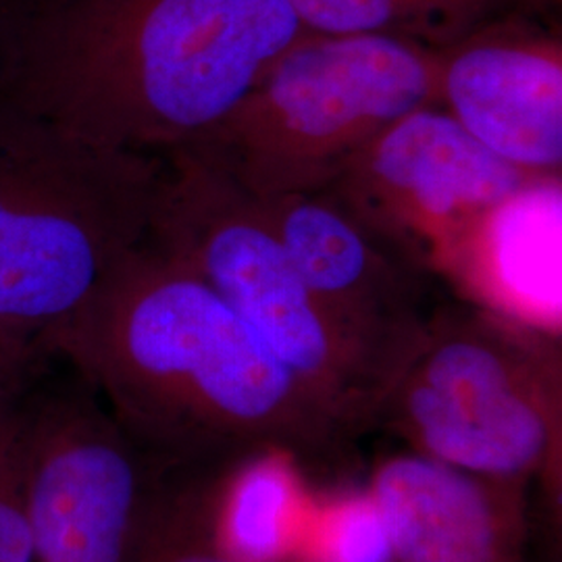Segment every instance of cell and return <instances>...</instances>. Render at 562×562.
<instances>
[{
	"instance_id": "6da1fadb",
	"label": "cell",
	"mask_w": 562,
	"mask_h": 562,
	"mask_svg": "<svg viewBox=\"0 0 562 562\" xmlns=\"http://www.w3.org/2000/svg\"><path fill=\"white\" fill-rule=\"evenodd\" d=\"M46 357L67 362L165 467H227L267 450L323 467L355 440L206 281L146 241Z\"/></svg>"
},
{
	"instance_id": "7a4b0ae2",
	"label": "cell",
	"mask_w": 562,
	"mask_h": 562,
	"mask_svg": "<svg viewBox=\"0 0 562 562\" xmlns=\"http://www.w3.org/2000/svg\"><path fill=\"white\" fill-rule=\"evenodd\" d=\"M304 32L288 0H7L0 92L86 140L167 157Z\"/></svg>"
},
{
	"instance_id": "3957f363",
	"label": "cell",
	"mask_w": 562,
	"mask_h": 562,
	"mask_svg": "<svg viewBox=\"0 0 562 562\" xmlns=\"http://www.w3.org/2000/svg\"><path fill=\"white\" fill-rule=\"evenodd\" d=\"M165 157L86 140L0 92V350L46 346L142 246Z\"/></svg>"
},
{
	"instance_id": "277c9868",
	"label": "cell",
	"mask_w": 562,
	"mask_h": 562,
	"mask_svg": "<svg viewBox=\"0 0 562 562\" xmlns=\"http://www.w3.org/2000/svg\"><path fill=\"white\" fill-rule=\"evenodd\" d=\"M146 244L206 281L357 438L406 362L322 301L261 202L188 153L165 157Z\"/></svg>"
},
{
	"instance_id": "5b68a950",
	"label": "cell",
	"mask_w": 562,
	"mask_h": 562,
	"mask_svg": "<svg viewBox=\"0 0 562 562\" xmlns=\"http://www.w3.org/2000/svg\"><path fill=\"white\" fill-rule=\"evenodd\" d=\"M375 427L427 459L538 485L561 519V331L475 302L431 308Z\"/></svg>"
},
{
	"instance_id": "8992f818",
	"label": "cell",
	"mask_w": 562,
	"mask_h": 562,
	"mask_svg": "<svg viewBox=\"0 0 562 562\" xmlns=\"http://www.w3.org/2000/svg\"><path fill=\"white\" fill-rule=\"evenodd\" d=\"M436 102V48L382 34L304 32L209 134L176 153L257 199L323 192L390 125Z\"/></svg>"
},
{
	"instance_id": "52a82bcc",
	"label": "cell",
	"mask_w": 562,
	"mask_h": 562,
	"mask_svg": "<svg viewBox=\"0 0 562 562\" xmlns=\"http://www.w3.org/2000/svg\"><path fill=\"white\" fill-rule=\"evenodd\" d=\"M60 361V359H59ZM63 362V361H60ZM55 357L23 387V475L34 562H134L167 469Z\"/></svg>"
},
{
	"instance_id": "ba28073f",
	"label": "cell",
	"mask_w": 562,
	"mask_h": 562,
	"mask_svg": "<svg viewBox=\"0 0 562 562\" xmlns=\"http://www.w3.org/2000/svg\"><path fill=\"white\" fill-rule=\"evenodd\" d=\"M543 180L498 159L442 106L390 125L327 190L390 250L438 278L480 223Z\"/></svg>"
},
{
	"instance_id": "9c48e42d",
	"label": "cell",
	"mask_w": 562,
	"mask_h": 562,
	"mask_svg": "<svg viewBox=\"0 0 562 562\" xmlns=\"http://www.w3.org/2000/svg\"><path fill=\"white\" fill-rule=\"evenodd\" d=\"M438 106L498 159L562 173V36L554 15L508 9L436 48Z\"/></svg>"
},
{
	"instance_id": "30bf717a",
	"label": "cell",
	"mask_w": 562,
	"mask_h": 562,
	"mask_svg": "<svg viewBox=\"0 0 562 562\" xmlns=\"http://www.w3.org/2000/svg\"><path fill=\"white\" fill-rule=\"evenodd\" d=\"M259 202L288 257L322 301L408 362L429 315L425 296L431 276L369 234L327 192Z\"/></svg>"
},
{
	"instance_id": "8fae6325",
	"label": "cell",
	"mask_w": 562,
	"mask_h": 562,
	"mask_svg": "<svg viewBox=\"0 0 562 562\" xmlns=\"http://www.w3.org/2000/svg\"><path fill=\"white\" fill-rule=\"evenodd\" d=\"M367 496L387 562H525L527 492L413 450L375 462Z\"/></svg>"
},
{
	"instance_id": "7c38bea8",
	"label": "cell",
	"mask_w": 562,
	"mask_h": 562,
	"mask_svg": "<svg viewBox=\"0 0 562 562\" xmlns=\"http://www.w3.org/2000/svg\"><path fill=\"white\" fill-rule=\"evenodd\" d=\"M561 180L501 204L446 265L443 280L475 302L543 329H561Z\"/></svg>"
},
{
	"instance_id": "4fadbf2b",
	"label": "cell",
	"mask_w": 562,
	"mask_h": 562,
	"mask_svg": "<svg viewBox=\"0 0 562 562\" xmlns=\"http://www.w3.org/2000/svg\"><path fill=\"white\" fill-rule=\"evenodd\" d=\"M301 464L267 450L225 469L217 492V531L240 562H283L301 548L311 501Z\"/></svg>"
},
{
	"instance_id": "5bb4252c",
	"label": "cell",
	"mask_w": 562,
	"mask_h": 562,
	"mask_svg": "<svg viewBox=\"0 0 562 562\" xmlns=\"http://www.w3.org/2000/svg\"><path fill=\"white\" fill-rule=\"evenodd\" d=\"M306 32L382 34L440 48L515 9L510 0H288Z\"/></svg>"
},
{
	"instance_id": "9a60e30c",
	"label": "cell",
	"mask_w": 562,
	"mask_h": 562,
	"mask_svg": "<svg viewBox=\"0 0 562 562\" xmlns=\"http://www.w3.org/2000/svg\"><path fill=\"white\" fill-rule=\"evenodd\" d=\"M227 467L167 469L134 562H240L217 531V492Z\"/></svg>"
},
{
	"instance_id": "2e32d148",
	"label": "cell",
	"mask_w": 562,
	"mask_h": 562,
	"mask_svg": "<svg viewBox=\"0 0 562 562\" xmlns=\"http://www.w3.org/2000/svg\"><path fill=\"white\" fill-rule=\"evenodd\" d=\"M32 364L0 375V562H34L23 475V387Z\"/></svg>"
},
{
	"instance_id": "e0dca14e",
	"label": "cell",
	"mask_w": 562,
	"mask_h": 562,
	"mask_svg": "<svg viewBox=\"0 0 562 562\" xmlns=\"http://www.w3.org/2000/svg\"><path fill=\"white\" fill-rule=\"evenodd\" d=\"M299 552L308 562H387L382 521L367 492L338 494L311 510Z\"/></svg>"
},
{
	"instance_id": "ac0fdd59",
	"label": "cell",
	"mask_w": 562,
	"mask_h": 562,
	"mask_svg": "<svg viewBox=\"0 0 562 562\" xmlns=\"http://www.w3.org/2000/svg\"><path fill=\"white\" fill-rule=\"evenodd\" d=\"M515 9L538 13V15H554L559 11V0H510Z\"/></svg>"
},
{
	"instance_id": "d6986e66",
	"label": "cell",
	"mask_w": 562,
	"mask_h": 562,
	"mask_svg": "<svg viewBox=\"0 0 562 562\" xmlns=\"http://www.w3.org/2000/svg\"><path fill=\"white\" fill-rule=\"evenodd\" d=\"M23 364H18V362L11 361L2 350H0V375H4V373H9V371H13V369H20Z\"/></svg>"
},
{
	"instance_id": "ffe728a7",
	"label": "cell",
	"mask_w": 562,
	"mask_h": 562,
	"mask_svg": "<svg viewBox=\"0 0 562 562\" xmlns=\"http://www.w3.org/2000/svg\"><path fill=\"white\" fill-rule=\"evenodd\" d=\"M2 41H4V0H0V86H2Z\"/></svg>"
},
{
	"instance_id": "44dd1931",
	"label": "cell",
	"mask_w": 562,
	"mask_h": 562,
	"mask_svg": "<svg viewBox=\"0 0 562 562\" xmlns=\"http://www.w3.org/2000/svg\"><path fill=\"white\" fill-rule=\"evenodd\" d=\"M283 562H308L304 557H302L301 552H296V554H292L290 559H285Z\"/></svg>"
}]
</instances>
